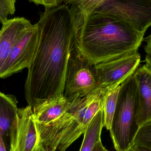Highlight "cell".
Returning <instances> with one entry per match:
<instances>
[{
  "instance_id": "cell-12",
  "label": "cell",
  "mask_w": 151,
  "mask_h": 151,
  "mask_svg": "<svg viewBox=\"0 0 151 151\" xmlns=\"http://www.w3.org/2000/svg\"><path fill=\"white\" fill-rule=\"evenodd\" d=\"M18 103L14 95L0 91V135L3 139L9 135L11 128L17 119Z\"/></svg>"
},
{
  "instance_id": "cell-1",
  "label": "cell",
  "mask_w": 151,
  "mask_h": 151,
  "mask_svg": "<svg viewBox=\"0 0 151 151\" xmlns=\"http://www.w3.org/2000/svg\"><path fill=\"white\" fill-rule=\"evenodd\" d=\"M37 24L40 42L24 84L32 108L64 96L67 63L79 30L75 15L65 4L46 8Z\"/></svg>"
},
{
  "instance_id": "cell-2",
  "label": "cell",
  "mask_w": 151,
  "mask_h": 151,
  "mask_svg": "<svg viewBox=\"0 0 151 151\" xmlns=\"http://www.w3.org/2000/svg\"><path fill=\"white\" fill-rule=\"evenodd\" d=\"M145 34L111 15L94 12L81 21L75 46L87 59L96 65L137 51Z\"/></svg>"
},
{
  "instance_id": "cell-5",
  "label": "cell",
  "mask_w": 151,
  "mask_h": 151,
  "mask_svg": "<svg viewBox=\"0 0 151 151\" xmlns=\"http://www.w3.org/2000/svg\"><path fill=\"white\" fill-rule=\"evenodd\" d=\"M94 12L111 15L144 33L151 26V0H104Z\"/></svg>"
},
{
  "instance_id": "cell-19",
  "label": "cell",
  "mask_w": 151,
  "mask_h": 151,
  "mask_svg": "<svg viewBox=\"0 0 151 151\" xmlns=\"http://www.w3.org/2000/svg\"><path fill=\"white\" fill-rule=\"evenodd\" d=\"M35 4L43 5L46 8H52L59 5L61 0H28Z\"/></svg>"
},
{
  "instance_id": "cell-13",
  "label": "cell",
  "mask_w": 151,
  "mask_h": 151,
  "mask_svg": "<svg viewBox=\"0 0 151 151\" xmlns=\"http://www.w3.org/2000/svg\"><path fill=\"white\" fill-rule=\"evenodd\" d=\"M104 127L103 109L96 114L84 132L83 141L80 151H92L94 145L101 140V132Z\"/></svg>"
},
{
  "instance_id": "cell-25",
  "label": "cell",
  "mask_w": 151,
  "mask_h": 151,
  "mask_svg": "<svg viewBox=\"0 0 151 151\" xmlns=\"http://www.w3.org/2000/svg\"><path fill=\"white\" fill-rule=\"evenodd\" d=\"M0 151H7L5 148L4 139L0 135Z\"/></svg>"
},
{
  "instance_id": "cell-10",
  "label": "cell",
  "mask_w": 151,
  "mask_h": 151,
  "mask_svg": "<svg viewBox=\"0 0 151 151\" xmlns=\"http://www.w3.org/2000/svg\"><path fill=\"white\" fill-rule=\"evenodd\" d=\"M24 17L8 19L2 24L0 38V75L13 46L32 26Z\"/></svg>"
},
{
  "instance_id": "cell-4",
  "label": "cell",
  "mask_w": 151,
  "mask_h": 151,
  "mask_svg": "<svg viewBox=\"0 0 151 151\" xmlns=\"http://www.w3.org/2000/svg\"><path fill=\"white\" fill-rule=\"evenodd\" d=\"M99 88L96 65L83 55L75 45L69 57L64 96H87Z\"/></svg>"
},
{
  "instance_id": "cell-6",
  "label": "cell",
  "mask_w": 151,
  "mask_h": 151,
  "mask_svg": "<svg viewBox=\"0 0 151 151\" xmlns=\"http://www.w3.org/2000/svg\"><path fill=\"white\" fill-rule=\"evenodd\" d=\"M40 37L38 24H33L16 42L11 50L0 79H4L28 69L33 61Z\"/></svg>"
},
{
  "instance_id": "cell-20",
  "label": "cell",
  "mask_w": 151,
  "mask_h": 151,
  "mask_svg": "<svg viewBox=\"0 0 151 151\" xmlns=\"http://www.w3.org/2000/svg\"><path fill=\"white\" fill-rule=\"evenodd\" d=\"M143 41L146 42V45L144 46L145 51L147 55L151 57V34L144 39Z\"/></svg>"
},
{
  "instance_id": "cell-26",
  "label": "cell",
  "mask_w": 151,
  "mask_h": 151,
  "mask_svg": "<svg viewBox=\"0 0 151 151\" xmlns=\"http://www.w3.org/2000/svg\"><path fill=\"white\" fill-rule=\"evenodd\" d=\"M1 30L0 29V38H1Z\"/></svg>"
},
{
  "instance_id": "cell-22",
  "label": "cell",
  "mask_w": 151,
  "mask_h": 151,
  "mask_svg": "<svg viewBox=\"0 0 151 151\" xmlns=\"http://www.w3.org/2000/svg\"><path fill=\"white\" fill-rule=\"evenodd\" d=\"M130 151H151V148L140 145H134Z\"/></svg>"
},
{
  "instance_id": "cell-8",
  "label": "cell",
  "mask_w": 151,
  "mask_h": 151,
  "mask_svg": "<svg viewBox=\"0 0 151 151\" xmlns=\"http://www.w3.org/2000/svg\"><path fill=\"white\" fill-rule=\"evenodd\" d=\"M9 151H34L38 144V134L32 108H19L10 131Z\"/></svg>"
},
{
  "instance_id": "cell-15",
  "label": "cell",
  "mask_w": 151,
  "mask_h": 151,
  "mask_svg": "<svg viewBox=\"0 0 151 151\" xmlns=\"http://www.w3.org/2000/svg\"><path fill=\"white\" fill-rule=\"evenodd\" d=\"M120 85L102 89L104 127L110 130L120 89Z\"/></svg>"
},
{
  "instance_id": "cell-11",
  "label": "cell",
  "mask_w": 151,
  "mask_h": 151,
  "mask_svg": "<svg viewBox=\"0 0 151 151\" xmlns=\"http://www.w3.org/2000/svg\"><path fill=\"white\" fill-rule=\"evenodd\" d=\"M81 97L78 94L63 96L37 105L32 108L35 121L42 125L52 122L68 111Z\"/></svg>"
},
{
  "instance_id": "cell-18",
  "label": "cell",
  "mask_w": 151,
  "mask_h": 151,
  "mask_svg": "<svg viewBox=\"0 0 151 151\" xmlns=\"http://www.w3.org/2000/svg\"><path fill=\"white\" fill-rule=\"evenodd\" d=\"M16 0H0V23H4L16 11Z\"/></svg>"
},
{
  "instance_id": "cell-9",
  "label": "cell",
  "mask_w": 151,
  "mask_h": 151,
  "mask_svg": "<svg viewBox=\"0 0 151 151\" xmlns=\"http://www.w3.org/2000/svg\"><path fill=\"white\" fill-rule=\"evenodd\" d=\"M133 75L137 85L136 120L140 128L151 121V71L144 65L138 67Z\"/></svg>"
},
{
  "instance_id": "cell-21",
  "label": "cell",
  "mask_w": 151,
  "mask_h": 151,
  "mask_svg": "<svg viewBox=\"0 0 151 151\" xmlns=\"http://www.w3.org/2000/svg\"><path fill=\"white\" fill-rule=\"evenodd\" d=\"M92 151H108L103 145L101 140L97 142L93 146Z\"/></svg>"
},
{
  "instance_id": "cell-24",
  "label": "cell",
  "mask_w": 151,
  "mask_h": 151,
  "mask_svg": "<svg viewBox=\"0 0 151 151\" xmlns=\"http://www.w3.org/2000/svg\"><path fill=\"white\" fill-rule=\"evenodd\" d=\"M55 150H50V149H46L43 147L41 145L38 144L36 146L35 149L34 151H56Z\"/></svg>"
},
{
  "instance_id": "cell-7",
  "label": "cell",
  "mask_w": 151,
  "mask_h": 151,
  "mask_svg": "<svg viewBox=\"0 0 151 151\" xmlns=\"http://www.w3.org/2000/svg\"><path fill=\"white\" fill-rule=\"evenodd\" d=\"M141 59L137 51H132L96 65L99 88L104 89L120 85L134 74Z\"/></svg>"
},
{
  "instance_id": "cell-14",
  "label": "cell",
  "mask_w": 151,
  "mask_h": 151,
  "mask_svg": "<svg viewBox=\"0 0 151 151\" xmlns=\"http://www.w3.org/2000/svg\"><path fill=\"white\" fill-rule=\"evenodd\" d=\"M82 106L84 111L82 126L85 132L92 119L99 111L103 109L101 89L99 88L91 94L83 97Z\"/></svg>"
},
{
  "instance_id": "cell-17",
  "label": "cell",
  "mask_w": 151,
  "mask_h": 151,
  "mask_svg": "<svg viewBox=\"0 0 151 151\" xmlns=\"http://www.w3.org/2000/svg\"><path fill=\"white\" fill-rule=\"evenodd\" d=\"M134 145H140L151 148V121L139 129Z\"/></svg>"
},
{
  "instance_id": "cell-16",
  "label": "cell",
  "mask_w": 151,
  "mask_h": 151,
  "mask_svg": "<svg viewBox=\"0 0 151 151\" xmlns=\"http://www.w3.org/2000/svg\"><path fill=\"white\" fill-rule=\"evenodd\" d=\"M104 0H61L64 4L75 5L82 16L81 20L92 14Z\"/></svg>"
},
{
  "instance_id": "cell-3",
  "label": "cell",
  "mask_w": 151,
  "mask_h": 151,
  "mask_svg": "<svg viewBox=\"0 0 151 151\" xmlns=\"http://www.w3.org/2000/svg\"><path fill=\"white\" fill-rule=\"evenodd\" d=\"M137 83L134 75L121 84L115 111L110 129L116 151H130L139 127L136 120Z\"/></svg>"
},
{
  "instance_id": "cell-23",
  "label": "cell",
  "mask_w": 151,
  "mask_h": 151,
  "mask_svg": "<svg viewBox=\"0 0 151 151\" xmlns=\"http://www.w3.org/2000/svg\"><path fill=\"white\" fill-rule=\"evenodd\" d=\"M145 66L151 71V57L147 55L145 57Z\"/></svg>"
}]
</instances>
